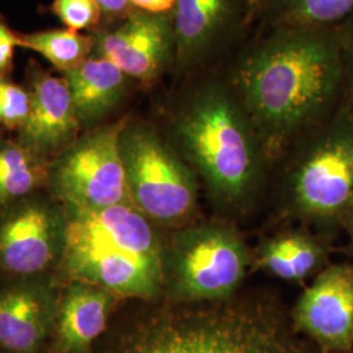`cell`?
<instances>
[{
  "label": "cell",
  "mask_w": 353,
  "mask_h": 353,
  "mask_svg": "<svg viewBox=\"0 0 353 353\" xmlns=\"http://www.w3.org/2000/svg\"><path fill=\"white\" fill-rule=\"evenodd\" d=\"M65 240L55 274L117 296L154 300L166 283V262L151 220L131 202L100 210L63 207Z\"/></svg>",
  "instance_id": "1"
},
{
  "label": "cell",
  "mask_w": 353,
  "mask_h": 353,
  "mask_svg": "<svg viewBox=\"0 0 353 353\" xmlns=\"http://www.w3.org/2000/svg\"><path fill=\"white\" fill-rule=\"evenodd\" d=\"M140 316L103 353H303L270 309L228 300Z\"/></svg>",
  "instance_id": "2"
},
{
  "label": "cell",
  "mask_w": 353,
  "mask_h": 353,
  "mask_svg": "<svg viewBox=\"0 0 353 353\" xmlns=\"http://www.w3.org/2000/svg\"><path fill=\"white\" fill-rule=\"evenodd\" d=\"M341 77V59L326 38L296 36L256 52L240 83L254 114L267 126L287 130L318 112Z\"/></svg>",
  "instance_id": "3"
},
{
  "label": "cell",
  "mask_w": 353,
  "mask_h": 353,
  "mask_svg": "<svg viewBox=\"0 0 353 353\" xmlns=\"http://www.w3.org/2000/svg\"><path fill=\"white\" fill-rule=\"evenodd\" d=\"M191 159L219 192L239 196L249 188L255 169L252 140L240 113L219 93L202 97L179 126Z\"/></svg>",
  "instance_id": "4"
},
{
  "label": "cell",
  "mask_w": 353,
  "mask_h": 353,
  "mask_svg": "<svg viewBox=\"0 0 353 353\" xmlns=\"http://www.w3.org/2000/svg\"><path fill=\"white\" fill-rule=\"evenodd\" d=\"M126 121L79 137L50 163L48 190L63 207L100 210L130 202L121 137Z\"/></svg>",
  "instance_id": "5"
},
{
  "label": "cell",
  "mask_w": 353,
  "mask_h": 353,
  "mask_svg": "<svg viewBox=\"0 0 353 353\" xmlns=\"http://www.w3.org/2000/svg\"><path fill=\"white\" fill-rule=\"evenodd\" d=\"M121 150L130 202L147 219L172 224L192 211L196 201L194 179L154 131L126 126Z\"/></svg>",
  "instance_id": "6"
},
{
  "label": "cell",
  "mask_w": 353,
  "mask_h": 353,
  "mask_svg": "<svg viewBox=\"0 0 353 353\" xmlns=\"http://www.w3.org/2000/svg\"><path fill=\"white\" fill-rule=\"evenodd\" d=\"M65 240V211L51 194L37 192L0 210V271L10 279L57 272Z\"/></svg>",
  "instance_id": "7"
},
{
  "label": "cell",
  "mask_w": 353,
  "mask_h": 353,
  "mask_svg": "<svg viewBox=\"0 0 353 353\" xmlns=\"http://www.w3.org/2000/svg\"><path fill=\"white\" fill-rule=\"evenodd\" d=\"M179 297L188 301L224 300L245 276L248 258L240 240L223 228H204L186 236L173 256Z\"/></svg>",
  "instance_id": "8"
},
{
  "label": "cell",
  "mask_w": 353,
  "mask_h": 353,
  "mask_svg": "<svg viewBox=\"0 0 353 353\" xmlns=\"http://www.w3.org/2000/svg\"><path fill=\"white\" fill-rule=\"evenodd\" d=\"M58 280L10 279L0 287V351L39 353L50 343L61 290Z\"/></svg>",
  "instance_id": "9"
},
{
  "label": "cell",
  "mask_w": 353,
  "mask_h": 353,
  "mask_svg": "<svg viewBox=\"0 0 353 353\" xmlns=\"http://www.w3.org/2000/svg\"><path fill=\"white\" fill-rule=\"evenodd\" d=\"M30 113L19 130V143L52 161L79 139L81 125L67 80L38 74L30 90Z\"/></svg>",
  "instance_id": "10"
},
{
  "label": "cell",
  "mask_w": 353,
  "mask_h": 353,
  "mask_svg": "<svg viewBox=\"0 0 353 353\" xmlns=\"http://www.w3.org/2000/svg\"><path fill=\"white\" fill-rule=\"evenodd\" d=\"M297 322L322 344L348 348L353 343V271L334 267L303 293Z\"/></svg>",
  "instance_id": "11"
},
{
  "label": "cell",
  "mask_w": 353,
  "mask_h": 353,
  "mask_svg": "<svg viewBox=\"0 0 353 353\" xmlns=\"http://www.w3.org/2000/svg\"><path fill=\"white\" fill-rule=\"evenodd\" d=\"M303 208L316 214L338 212L353 196V134L322 144L303 164L296 183Z\"/></svg>",
  "instance_id": "12"
},
{
  "label": "cell",
  "mask_w": 353,
  "mask_h": 353,
  "mask_svg": "<svg viewBox=\"0 0 353 353\" xmlns=\"http://www.w3.org/2000/svg\"><path fill=\"white\" fill-rule=\"evenodd\" d=\"M173 39V30L161 14L138 13L100 39L101 57L123 74L150 81L163 68Z\"/></svg>",
  "instance_id": "13"
},
{
  "label": "cell",
  "mask_w": 353,
  "mask_h": 353,
  "mask_svg": "<svg viewBox=\"0 0 353 353\" xmlns=\"http://www.w3.org/2000/svg\"><path fill=\"white\" fill-rule=\"evenodd\" d=\"M117 294L85 281H67L61 290L51 353H89L106 330Z\"/></svg>",
  "instance_id": "14"
},
{
  "label": "cell",
  "mask_w": 353,
  "mask_h": 353,
  "mask_svg": "<svg viewBox=\"0 0 353 353\" xmlns=\"http://www.w3.org/2000/svg\"><path fill=\"white\" fill-rule=\"evenodd\" d=\"M125 77L105 57L88 58L65 74L81 128L97 123L113 109L123 94Z\"/></svg>",
  "instance_id": "15"
},
{
  "label": "cell",
  "mask_w": 353,
  "mask_h": 353,
  "mask_svg": "<svg viewBox=\"0 0 353 353\" xmlns=\"http://www.w3.org/2000/svg\"><path fill=\"white\" fill-rule=\"evenodd\" d=\"M50 163L19 141L0 139V210L48 189Z\"/></svg>",
  "instance_id": "16"
},
{
  "label": "cell",
  "mask_w": 353,
  "mask_h": 353,
  "mask_svg": "<svg viewBox=\"0 0 353 353\" xmlns=\"http://www.w3.org/2000/svg\"><path fill=\"white\" fill-rule=\"evenodd\" d=\"M174 7L178 50L190 55L214 36L227 12V0H176Z\"/></svg>",
  "instance_id": "17"
},
{
  "label": "cell",
  "mask_w": 353,
  "mask_h": 353,
  "mask_svg": "<svg viewBox=\"0 0 353 353\" xmlns=\"http://www.w3.org/2000/svg\"><path fill=\"white\" fill-rule=\"evenodd\" d=\"M19 48L37 51L52 65L67 74L88 59L93 38L71 29H54L19 34Z\"/></svg>",
  "instance_id": "18"
},
{
  "label": "cell",
  "mask_w": 353,
  "mask_h": 353,
  "mask_svg": "<svg viewBox=\"0 0 353 353\" xmlns=\"http://www.w3.org/2000/svg\"><path fill=\"white\" fill-rule=\"evenodd\" d=\"M318 252L313 243L299 236L272 242L265 252L263 263L276 276L287 280L303 279L316 267Z\"/></svg>",
  "instance_id": "19"
},
{
  "label": "cell",
  "mask_w": 353,
  "mask_h": 353,
  "mask_svg": "<svg viewBox=\"0 0 353 353\" xmlns=\"http://www.w3.org/2000/svg\"><path fill=\"white\" fill-rule=\"evenodd\" d=\"M353 10V0H294L290 21L300 26H319L341 20Z\"/></svg>",
  "instance_id": "20"
},
{
  "label": "cell",
  "mask_w": 353,
  "mask_h": 353,
  "mask_svg": "<svg viewBox=\"0 0 353 353\" xmlns=\"http://www.w3.org/2000/svg\"><path fill=\"white\" fill-rule=\"evenodd\" d=\"M30 92L0 79V125L20 130L30 113Z\"/></svg>",
  "instance_id": "21"
},
{
  "label": "cell",
  "mask_w": 353,
  "mask_h": 353,
  "mask_svg": "<svg viewBox=\"0 0 353 353\" xmlns=\"http://www.w3.org/2000/svg\"><path fill=\"white\" fill-rule=\"evenodd\" d=\"M52 11L75 32L97 26L102 12L96 0H54Z\"/></svg>",
  "instance_id": "22"
},
{
  "label": "cell",
  "mask_w": 353,
  "mask_h": 353,
  "mask_svg": "<svg viewBox=\"0 0 353 353\" xmlns=\"http://www.w3.org/2000/svg\"><path fill=\"white\" fill-rule=\"evenodd\" d=\"M16 48H19V34L0 19V79L10 71Z\"/></svg>",
  "instance_id": "23"
},
{
  "label": "cell",
  "mask_w": 353,
  "mask_h": 353,
  "mask_svg": "<svg viewBox=\"0 0 353 353\" xmlns=\"http://www.w3.org/2000/svg\"><path fill=\"white\" fill-rule=\"evenodd\" d=\"M138 8L144 10L147 13L161 14L176 6V0H130Z\"/></svg>",
  "instance_id": "24"
},
{
  "label": "cell",
  "mask_w": 353,
  "mask_h": 353,
  "mask_svg": "<svg viewBox=\"0 0 353 353\" xmlns=\"http://www.w3.org/2000/svg\"><path fill=\"white\" fill-rule=\"evenodd\" d=\"M101 8L102 12L110 14H119L130 7V0H96Z\"/></svg>",
  "instance_id": "25"
},
{
  "label": "cell",
  "mask_w": 353,
  "mask_h": 353,
  "mask_svg": "<svg viewBox=\"0 0 353 353\" xmlns=\"http://www.w3.org/2000/svg\"><path fill=\"white\" fill-rule=\"evenodd\" d=\"M351 75H352V83H353V46H352V57H351Z\"/></svg>",
  "instance_id": "26"
},
{
  "label": "cell",
  "mask_w": 353,
  "mask_h": 353,
  "mask_svg": "<svg viewBox=\"0 0 353 353\" xmlns=\"http://www.w3.org/2000/svg\"><path fill=\"white\" fill-rule=\"evenodd\" d=\"M252 3H256V1H261V0H252Z\"/></svg>",
  "instance_id": "27"
}]
</instances>
